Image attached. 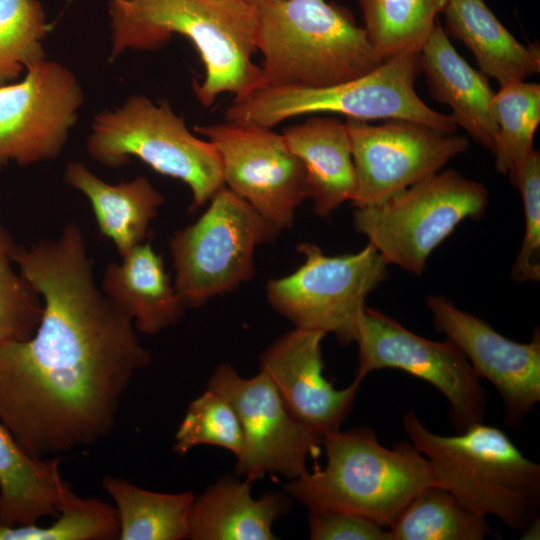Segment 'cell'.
I'll return each instance as SVG.
<instances>
[{"mask_svg": "<svg viewBox=\"0 0 540 540\" xmlns=\"http://www.w3.org/2000/svg\"><path fill=\"white\" fill-rule=\"evenodd\" d=\"M13 260L43 312L31 337L0 345V423L37 458L94 445L113 430L150 352L98 286L79 225L18 245Z\"/></svg>", "mask_w": 540, "mask_h": 540, "instance_id": "6da1fadb", "label": "cell"}, {"mask_svg": "<svg viewBox=\"0 0 540 540\" xmlns=\"http://www.w3.org/2000/svg\"><path fill=\"white\" fill-rule=\"evenodd\" d=\"M111 57L155 50L173 34L188 38L205 68L193 83L205 107L222 93L240 102L266 87L257 52L258 9L244 0H108Z\"/></svg>", "mask_w": 540, "mask_h": 540, "instance_id": "7a4b0ae2", "label": "cell"}, {"mask_svg": "<svg viewBox=\"0 0 540 540\" xmlns=\"http://www.w3.org/2000/svg\"><path fill=\"white\" fill-rule=\"evenodd\" d=\"M413 446L428 460L437 486L469 510L493 515L511 529L539 522L540 465L501 429L477 423L455 436L427 429L414 410L402 418Z\"/></svg>", "mask_w": 540, "mask_h": 540, "instance_id": "3957f363", "label": "cell"}, {"mask_svg": "<svg viewBox=\"0 0 540 540\" xmlns=\"http://www.w3.org/2000/svg\"><path fill=\"white\" fill-rule=\"evenodd\" d=\"M326 464L285 485L309 510L353 513L388 527L423 489L437 486L430 464L409 441L382 446L365 426L323 437Z\"/></svg>", "mask_w": 540, "mask_h": 540, "instance_id": "277c9868", "label": "cell"}, {"mask_svg": "<svg viewBox=\"0 0 540 540\" xmlns=\"http://www.w3.org/2000/svg\"><path fill=\"white\" fill-rule=\"evenodd\" d=\"M257 51L266 87H326L361 77L382 61L345 7L283 0L257 7Z\"/></svg>", "mask_w": 540, "mask_h": 540, "instance_id": "5b68a950", "label": "cell"}, {"mask_svg": "<svg viewBox=\"0 0 540 540\" xmlns=\"http://www.w3.org/2000/svg\"><path fill=\"white\" fill-rule=\"evenodd\" d=\"M421 73L418 54L385 60L371 72L326 87H265L225 111V120L272 128L284 120L321 113L359 120L405 119L444 133H455L450 115L439 113L417 95Z\"/></svg>", "mask_w": 540, "mask_h": 540, "instance_id": "8992f818", "label": "cell"}, {"mask_svg": "<svg viewBox=\"0 0 540 540\" xmlns=\"http://www.w3.org/2000/svg\"><path fill=\"white\" fill-rule=\"evenodd\" d=\"M95 161L111 168L138 158L156 172L184 182L196 210L224 186L218 151L193 135L167 101L155 104L132 95L112 110L98 113L86 143Z\"/></svg>", "mask_w": 540, "mask_h": 540, "instance_id": "52a82bcc", "label": "cell"}, {"mask_svg": "<svg viewBox=\"0 0 540 540\" xmlns=\"http://www.w3.org/2000/svg\"><path fill=\"white\" fill-rule=\"evenodd\" d=\"M488 190L455 170L438 172L375 205L356 207L353 224L386 263L421 275L431 253L467 218H479Z\"/></svg>", "mask_w": 540, "mask_h": 540, "instance_id": "ba28073f", "label": "cell"}, {"mask_svg": "<svg viewBox=\"0 0 540 540\" xmlns=\"http://www.w3.org/2000/svg\"><path fill=\"white\" fill-rule=\"evenodd\" d=\"M278 233L245 200L221 187L195 222L169 238L173 283L185 306L199 307L251 279L256 247Z\"/></svg>", "mask_w": 540, "mask_h": 540, "instance_id": "9c48e42d", "label": "cell"}, {"mask_svg": "<svg viewBox=\"0 0 540 540\" xmlns=\"http://www.w3.org/2000/svg\"><path fill=\"white\" fill-rule=\"evenodd\" d=\"M297 250L304 263L266 285L269 304L295 328L334 334L355 342L368 295L388 276V264L371 245L352 254L329 256L316 244Z\"/></svg>", "mask_w": 540, "mask_h": 540, "instance_id": "30bf717a", "label": "cell"}, {"mask_svg": "<svg viewBox=\"0 0 540 540\" xmlns=\"http://www.w3.org/2000/svg\"><path fill=\"white\" fill-rule=\"evenodd\" d=\"M355 342V379L362 381L375 370H402L433 385L445 396L458 433L484 422L487 396L481 378L450 340L426 339L386 314L365 307Z\"/></svg>", "mask_w": 540, "mask_h": 540, "instance_id": "8fae6325", "label": "cell"}, {"mask_svg": "<svg viewBox=\"0 0 540 540\" xmlns=\"http://www.w3.org/2000/svg\"><path fill=\"white\" fill-rule=\"evenodd\" d=\"M219 153L226 187L278 232L292 226L308 198L305 171L282 134L255 124L226 121L198 125Z\"/></svg>", "mask_w": 540, "mask_h": 540, "instance_id": "7c38bea8", "label": "cell"}, {"mask_svg": "<svg viewBox=\"0 0 540 540\" xmlns=\"http://www.w3.org/2000/svg\"><path fill=\"white\" fill-rule=\"evenodd\" d=\"M207 388L225 397L235 409L243 433L236 476L249 482L267 474L293 480L307 471V458L322 437L288 411L271 379L262 371L244 378L230 364H221Z\"/></svg>", "mask_w": 540, "mask_h": 540, "instance_id": "4fadbf2b", "label": "cell"}, {"mask_svg": "<svg viewBox=\"0 0 540 540\" xmlns=\"http://www.w3.org/2000/svg\"><path fill=\"white\" fill-rule=\"evenodd\" d=\"M345 124L355 169V208L379 204L433 176L469 146L465 136L411 120L371 125L347 118Z\"/></svg>", "mask_w": 540, "mask_h": 540, "instance_id": "5bb4252c", "label": "cell"}, {"mask_svg": "<svg viewBox=\"0 0 540 540\" xmlns=\"http://www.w3.org/2000/svg\"><path fill=\"white\" fill-rule=\"evenodd\" d=\"M84 103L76 76L44 59L16 83L0 86V169L53 160L67 143Z\"/></svg>", "mask_w": 540, "mask_h": 540, "instance_id": "9a60e30c", "label": "cell"}, {"mask_svg": "<svg viewBox=\"0 0 540 540\" xmlns=\"http://www.w3.org/2000/svg\"><path fill=\"white\" fill-rule=\"evenodd\" d=\"M426 304L437 331L461 350L480 378L497 389L508 425H520L540 401L539 329L529 343H519L443 296L430 295Z\"/></svg>", "mask_w": 540, "mask_h": 540, "instance_id": "2e32d148", "label": "cell"}, {"mask_svg": "<svg viewBox=\"0 0 540 540\" xmlns=\"http://www.w3.org/2000/svg\"><path fill=\"white\" fill-rule=\"evenodd\" d=\"M326 333L294 328L261 355L260 371L273 382L291 415L322 438L340 430L361 381L336 389L323 375L321 343Z\"/></svg>", "mask_w": 540, "mask_h": 540, "instance_id": "e0dca14e", "label": "cell"}, {"mask_svg": "<svg viewBox=\"0 0 540 540\" xmlns=\"http://www.w3.org/2000/svg\"><path fill=\"white\" fill-rule=\"evenodd\" d=\"M419 59L430 95L451 108L450 117L457 127L493 152L497 134L492 113L495 92L487 76L460 56L439 22L419 52Z\"/></svg>", "mask_w": 540, "mask_h": 540, "instance_id": "ac0fdd59", "label": "cell"}, {"mask_svg": "<svg viewBox=\"0 0 540 540\" xmlns=\"http://www.w3.org/2000/svg\"><path fill=\"white\" fill-rule=\"evenodd\" d=\"M100 288L131 317L136 330L146 335L178 323L186 308L162 257L148 241L121 257L120 262L107 264Z\"/></svg>", "mask_w": 540, "mask_h": 540, "instance_id": "d6986e66", "label": "cell"}, {"mask_svg": "<svg viewBox=\"0 0 540 540\" xmlns=\"http://www.w3.org/2000/svg\"><path fill=\"white\" fill-rule=\"evenodd\" d=\"M282 135L303 165L308 198L313 200L317 215L327 216L352 200L356 179L345 122L313 115L288 127Z\"/></svg>", "mask_w": 540, "mask_h": 540, "instance_id": "ffe728a7", "label": "cell"}, {"mask_svg": "<svg viewBox=\"0 0 540 540\" xmlns=\"http://www.w3.org/2000/svg\"><path fill=\"white\" fill-rule=\"evenodd\" d=\"M64 182L88 199L99 232L112 241L120 257L146 241L165 201L144 176L110 184L79 161L66 164Z\"/></svg>", "mask_w": 540, "mask_h": 540, "instance_id": "44dd1931", "label": "cell"}, {"mask_svg": "<svg viewBox=\"0 0 540 540\" xmlns=\"http://www.w3.org/2000/svg\"><path fill=\"white\" fill-rule=\"evenodd\" d=\"M289 507L285 495L269 492L255 499L251 482L225 476L194 498L188 539L273 540V523Z\"/></svg>", "mask_w": 540, "mask_h": 540, "instance_id": "7402d4cb", "label": "cell"}, {"mask_svg": "<svg viewBox=\"0 0 540 540\" xmlns=\"http://www.w3.org/2000/svg\"><path fill=\"white\" fill-rule=\"evenodd\" d=\"M61 459L30 455L0 423V525L37 524L57 516L73 492L60 470Z\"/></svg>", "mask_w": 540, "mask_h": 540, "instance_id": "603a6c76", "label": "cell"}, {"mask_svg": "<svg viewBox=\"0 0 540 540\" xmlns=\"http://www.w3.org/2000/svg\"><path fill=\"white\" fill-rule=\"evenodd\" d=\"M443 13L445 31L460 40L473 53L480 71L500 86L539 72L538 49L520 43L484 0H448Z\"/></svg>", "mask_w": 540, "mask_h": 540, "instance_id": "cb8c5ba5", "label": "cell"}, {"mask_svg": "<svg viewBox=\"0 0 540 540\" xmlns=\"http://www.w3.org/2000/svg\"><path fill=\"white\" fill-rule=\"evenodd\" d=\"M102 486L117 510L119 540L188 539L192 492H154L113 476L104 477Z\"/></svg>", "mask_w": 540, "mask_h": 540, "instance_id": "d4e9b609", "label": "cell"}, {"mask_svg": "<svg viewBox=\"0 0 540 540\" xmlns=\"http://www.w3.org/2000/svg\"><path fill=\"white\" fill-rule=\"evenodd\" d=\"M388 530L392 540H482L494 534L485 515L435 485L418 493Z\"/></svg>", "mask_w": 540, "mask_h": 540, "instance_id": "484cf974", "label": "cell"}, {"mask_svg": "<svg viewBox=\"0 0 540 540\" xmlns=\"http://www.w3.org/2000/svg\"><path fill=\"white\" fill-rule=\"evenodd\" d=\"M448 0H358L364 29L385 61L402 54H418Z\"/></svg>", "mask_w": 540, "mask_h": 540, "instance_id": "4316f807", "label": "cell"}, {"mask_svg": "<svg viewBox=\"0 0 540 540\" xmlns=\"http://www.w3.org/2000/svg\"><path fill=\"white\" fill-rule=\"evenodd\" d=\"M492 113L497 126L495 169L509 177L534 150L540 123V85L525 80L501 85L492 100Z\"/></svg>", "mask_w": 540, "mask_h": 540, "instance_id": "83f0119b", "label": "cell"}, {"mask_svg": "<svg viewBox=\"0 0 540 540\" xmlns=\"http://www.w3.org/2000/svg\"><path fill=\"white\" fill-rule=\"evenodd\" d=\"M46 14L38 0H0V86L46 59Z\"/></svg>", "mask_w": 540, "mask_h": 540, "instance_id": "f1b7e54d", "label": "cell"}, {"mask_svg": "<svg viewBox=\"0 0 540 540\" xmlns=\"http://www.w3.org/2000/svg\"><path fill=\"white\" fill-rule=\"evenodd\" d=\"M51 525L5 527L0 540H111L118 539L119 518L114 505L72 492Z\"/></svg>", "mask_w": 540, "mask_h": 540, "instance_id": "f546056e", "label": "cell"}, {"mask_svg": "<svg viewBox=\"0 0 540 540\" xmlns=\"http://www.w3.org/2000/svg\"><path fill=\"white\" fill-rule=\"evenodd\" d=\"M17 246L0 216V345L31 337L43 312L41 296L14 263Z\"/></svg>", "mask_w": 540, "mask_h": 540, "instance_id": "4dcf8cb0", "label": "cell"}, {"mask_svg": "<svg viewBox=\"0 0 540 540\" xmlns=\"http://www.w3.org/2000/svg\"><path fill=\"white\" fill-rule=\"evenodd\" d=\"M199 445H214L231 451L236 458L243 448V433L231 403L207 388L190 402L175 434L174 451L187 454Z\"/></svg>", "mask_w": 540, "mask_h": 540, "instance_id": "1f68e13d", "label": "cell"}, {"mask_svg": "<svg viewBox=\"0 0 540 540\" xmlns=\"http://www.w3.org/2000/svg\"><path fill=\"white\" fill-rule=\"evenodd\" d=\"M522 196L525 232L520 251L511 269L515 282L540 279V153L534 149L509 176Z\"/></svg>", "mask_w": 540, "mask_h": 540, "instance_id": "d6a6232c", "label": "cell"}, {"mask_svg": "<svg viewBox=\"0 0 540 540\" xmlns=\"http://www.w3.org/2000/svg\"><path fill=\"white\" fill-rule=\"evenodd\" d=\"M308 525L312 540H392L387 528L344 511L309 510Z\"/></svg>", "mask_w": 540, "mask_h": 540, "instance_id": "836d02e7", "label": "cell"}, {"mask_svg": "<svg viewBox=\"0 0 540 540\" xmlns=\"http://www.w3.org/2000/svg\"><path fill=\"white\" fill-rule=\"evenodd\" d=\"M244 1L258 7L264 4L274 3V2L283 1V0H244Z\"/></svg>", "mask_w": 540, "mask_h": 540, "instance_id": "e575fe53", "label": "cell"}]
</instances>
